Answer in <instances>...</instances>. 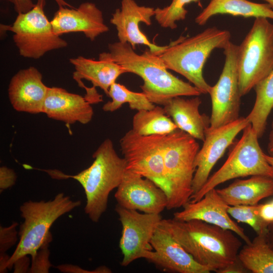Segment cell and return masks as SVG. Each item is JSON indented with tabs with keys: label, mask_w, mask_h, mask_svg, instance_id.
Wrapping results in <instances>:
<instances>
[{
	"label": "cell",
	"mask_w": 273,
	"mask_h": 273,
	"mask_svg": "<svg viewBox=\"0 0 273 273\" xmlns=\"http://www.w3.org/2000/svg\"><path fill=\"white\" fill-rule=\"evenodd\" d=\"M165 135H141L130 129L120 139V146L126 170L151 179L167 193L164 167Z\"/></svg>",
	"instance_id": "30bf717a"
},
{
	"label": "cell",
	"mask_w": 273,
	"mask_h": 273,
	"mask_svg": "<svg viewBox=\"0 0 273 273\" xmlns=\"http://www.w3.org/2000/svg\"><path fill=\"white\" fill-rule=\"evenodd\" d=\"M94 160L87 168L75 175H68L58 170H43L52 178H73L80 184L86 196L85 213L98 222L106 211L109 196L117 188L126 171V161L119 156L112 141L105 140L93 155Z\"/></svg>",
	"instance_id": "3957f363"
},
{
	"label": "cell",
	"mask_w": 273,
	"mask_h": 273,
	"mask_svg": "<svg viewBox=\"0 0 273 273\" xmlns=\"http://www.w3.org/2000/svg\"><path fill=\"white\" fill-rule=\"evenodd\" d=\"M13 4L15 11L18 14L24 13L33 9L36 4H34L32 0H6ZM59 6V7H67L73 8L65 0H54ZM37 4L44 7L45 0H37Z\"/></svg>",
	"instance_id": "d6a6232c"
},
{
	"label": "cell",
	"mask_w": 273,
	"mask_h": 273,
	"mask_svg": "<svg viewBox=\"0 0 273 273\" xmlns=\"http://www.w3.org/2000/svg\"><path fill=\"white\" fill-rule=\"evenodd\" d=\"M216 190L229 206L256 205L273 196V177L257 175L245 179H237L226 187Z\"/></svg>",
	"instance_id": "603a6c76"
},
{
	"label": "cell",
	"mask_w": 273,
	"mask_h": 273,
	"mask_svg": "<svg viewBox=\"0 0 273 273\" xmlns=\"http://www.w3.org/2000/svg\"><path fill=\"white\" fill-rule=\"evenodd\" d=\"M237 65L242 97L273 69V24L267 18H255L250 30L238 46Z\"/></svg>",
	"instance_id": "52a82bcc"
},
{
	"label": "cell",
	"mask_w": 273,
	"mask_h": 273,
	"mask_svg": "<svg viewBox=\"0 0 273 273\" xmlns=\"http://www.w3.org/2000/svg\"><path fill=\"white\" fill-rule=\"evenodd\" d=\"M115 210L122 225L119 248L123 255L121 265L125 267L135 260L145 259L153 250L151 240L162 218L160 214L141 213L118 204Z\"/></svg>",
	"instance_id": "7c38bea8"
},
{
	"label": "cell",
	"mask_w": 273,
	"mask_h": 273,
	"mask_svg": "<svg viewBox=\"0 0 273 273\" xmlns=\"http://www.w3.org/2000/svg\"><path fill=\"white\" fill-rule=\"evenodd\" d=\"M109 52L101 53L124 68L127 73L140 76L141 88L150 102L164 106L176 97L199 96L201 91L190 83L171 74L159 55L146 50L141 54L135 52L127 43L117 41L108 45Z\"/></svg>",
	"instance_id": "7a4b0ae2"
},
{
	"label": "cell",
	"mask_w": 273,
	"mask_h": 273,
	"mask_svg": "<svg viewBox=\"0 0 273 273\" xmlns=\"http://www.w3.org/2000/svg\"><path fill=\"white\" fill-rule=\"evenodd\" d=\"M69 61L75 69L73 78L80 87L88 89L81 81L87 80L92 83L93 87L101 88L107 96L112 84L121 75L127 73L120 65L101 54L98 60L78 56Z\"/></svg>",
	"instance_id": "44dd1931"
},
{
	"label": "cell",
	"mask_w": 273,
	"mask_h": 273,
	"mask_svg": "<svg viewBox=\"0 0 273 273\" xmlns=\"http://www.w3.org/2000/svg\"><path fill=\"white\" fill-rule=\"evenodd\" d=\"M56 34L80 32L91 41L109 31L102 11L91 2L81 4L77 8L59 7L51 21Z\"/></svg>",
	"instance_id": "ac0fdd59"
},
{
	"label": "cell",
	"mask_w": 273,
	"mask_h": 273,
	"mask_svg": "<svg viewBox=\"0 0 273 273\" xmlns=\"http://www.w3.org/2000/svg\"><path fill=\"white\" fill-rule=\"evenodd\" d=\"M9 255L6 253H0V272H7V263L10 258Z\"/></svg>",
	"instance_id": "f35d334b"
},
{
	"label": "cell",
	"mask_w": 273,
	"mask_h": 273,
	"mask_svg": "<svg viewBox=\"0 0 273 273\" xmlns=\"http://www.w3.org/2000/svg\"><path fill=\"white\" fill-rule=\"evenodd\" d=\"M177 128L163 107L138 111L132 119V130L141 135L168 134Z\"/></svg>",
	"instance_id": "4316f807"
},
{
	"label": "cell",
	"mask_w": 273,
	"mask_h": 273,
	"mask_svg": "<svg viewBox=\"0 0 273 273\" xmlns=\"http://www.w3.org/2000/svg\"><path fill=\"white\" fill-rule=\"evenodd\" d=\"M42 113L67 124L89 122L94 114L91 104L81 95L58 87H48Z\"/></svg>",
	"instance_id": "ffe728a7"
},
{
	"label": "cell",
	"mask_w": 273,
	"mask_h": 273,
	"mask_svg": "<svg viewBox=\"0 0 273 273\" xmlns=\"http://www.w3.org/2000/svg\"><path fill=\"white\" fill-rule=\"evenodd\" d=\"M230 215L237 220L247 224L257 235L266 234L269 223L264 220L258 212V204L254 205L229 206Z\"/></svg>",
	"instance_id": "f546056e"
},
{
	"label": "cell",
	"mask_w": 273,
	"mask_h": 273,
	"mask_svg": "<svg viewBox=\"0 0 273 273\" xmlns=\"http://www.w3.org/2000/svg\"><path fill=\"white\" fill-rule=\"evenodd\" d=\"M17 175L14 170L7 166L0 167L1 193L5 190L13 187L16 183Z\"/></svg>",
	"instance_id": "836d02e7"
},
{
	"label": "cell",
	"mask_w": 273,
	"mask_h": 273,
	"mask_svg": "<svg viewBox=\"0 0 273 273\" xmlns=\"http://www.w3.org/2000/svg\"><path fill=\"white\" fill-rule=\"evenodd\" d=\"M238 46L230 41L223 49L224 66L209 94L212 103L208 129L226 125L240 118L241 96L237 65Z\"/></svg>",
	"instance_id": "8fae6325"
},
{
	"label": "cell",
	"mask_w": 273,
	"mask_h": 273,
	"mask_svg": "<svg viewBox=\"0 0 273 273\" xmlns=\"http://www.w3.org/2000/svg\"><path fill=\"white\" fill-rule=\"evenodd\" d=\"M265 157L267 162L273 167V157L266 154H265Z\"/></svg>",
	"instance_id": "b9f144b4"
},
{
	"label": "cell",
	"mask_w": 273,
	"mask_h": 273,
	"mask_svg": "<svg viewBox=\"0 0 273 273\" xmlns=\"http://www.w3.org/2000/svg\"><path fill=\"white\" fill-rule=\"evenodd\" d=\"M18 223L13 222L8 226H0V253H6L17 242L18 232L17 226Z\"/></svg>",
	"instance_id": "4dcf8cb0"
},
{
	"label": "cell",
	"mask_w": 273,
	"mask_h": 273,
	"mask_svg": "<svg viewBox=\"0 0 273 273\" xmlns=\"http://www.w3.org/2000/svg\"><path fill=\"white\" fill-rule=\"evenodd\" d=\"M267 148L268 155L273 157V121L271 123V130L269 134L268 143Z\"/></svg>",
	"instance_id": "60d3db41"
},
{
	"label": "cell",
	"mask_w": 273,
	"mask_h": 273,
	"mask_svg": "<svg viewBox=\"0 0 273 273\" xmlns=\"http://www.w3.org/2000/svg\"><path fill=\"white\" fill-rule=\"evenodd\" d=\"M256 99L247 117L259 138L263 134L268 116L273 110V69L254 87Z\"/></svg>",
	"instance_id": "484cf974"
},
{
	"label": "cell",
	"mask_w": 273,
	"mask_h": 273,
	"mask_svg": "<svg viewBox=\"0 0 273 273\" xmlns=\"http://www.w3.org/2000/svg\"><path fill=\"white\" fill-rule=\"evenodd\" d=\"M266 239L269 246L273 249V222L269 223L268 226Z\"/></svg>",
	"instance_id": "ab89813d"
},
{
	"label": "cell",
	"mask_w": 273,
	"mask_h": 273,
	"mask_svg": "<svg viewBox=\"0 0 273 273\" xmlns=\"http://www.w3.org/2000/svg\"><path fill=\"white\" fill-rule=\"evenodd\" d=\"M63 272L67 273H111V270L107 266H102L93 270H85L81 267L70 264H63L55 267Z\"/></svg>",
	"instance_id": "e575fe53"
},
{
	"label": "cell",
	"mask_w": 273,
	"mask_h": 273,
	"mask_svg": "<svg viewBox=\"0 0 273 273\" xmlns=\"http://www.w3.org/2000/svg\"><path fill=\"white\" fill-rule=\"evenodd\" d=\"M168 232L200 264L217 272L238 257L242 243L233 231L201 220L163 219Z\"/></svg>",
	"instance_id": "6da1fadb"
},
{
	"label": "cell",
	"mask_w": 273,
	"mask_h": 273,
	"mask_svg": "<svg viewBox=\"0 0 273 273\" xmlns=\"http://www.w3.org/2000/svg\"><path fill=\"white\" fill-rule=\"evenodd\" d=\"M200 149L196 139L177 129L165 136L164 167L167 184L166 209L183 207L193 194L195 160Z\"/></svg>",
	"instance_id": "8992f818"
},
{
	"label": "cell",
	"mask_w": 273,
	"mask_h": 273,
	"mask_svg": "<svg viewBox=\"0 0 273 273\" xmlns=\"http://www.w3.org/2000/svg\"><path fill=\"white\" fill-rule=\"evenodd\" d=\"M231 37L227 30L209 27L194 36L180 37L167 46L159 57L167 69L185 77L202 94H209L211 86L203 76L204 65L212 51L223 50Z\"/></svg>",
	"instance_id": "277c9868"
},
{
	"label": "cell",
	"mask_w": 273,
	"mask_h": 273,
	"mask_svg": "<svg viewBox=\"0 0 273 273\" xmlns=\"http://www.w3.org/2000/svg\"><path fill=\"white\" fill-rule=\"evenodd\" d=\"M155 9L139 5L134 0H122L121 8L112 14L110 23L117 31L119 41L129 43L134 50L139 44L146 46L152 52L161 54L167 46H159L151 42L140 28L141 23L150 26Z\"/></svg>",
	"instance_id": "9a60e30c"
},
{
	"label": "cell",
	"mask_w": 273,
	"mask_h": 273,
	"mask_svg": "<svg viewBox=\"0 0 273 273\" xmlns=\"http://www.w3.org/2000/svg\"><path fill=\"white\" fill-rule=\"evenodd\" d=\"M114 197L118 205L146 213L160 214L168 203L165 190L151 179L128 170Z\"/></svg>",
	"instance_id": "5bb4252c"
},
{
	"label": "cell",
	"mask_w": 273,
	"mask_h": 273,
	"mask_svg": "<svg viewBox=\"0 0 273 273\" xmlns=\"http://www.w3.org/2000/svg\"><path fill=\"white\" fill-rule=\"evenodd\" d=\"M153 250L145 259L157 267L177 273H209L207 267L197 262L172 237L159 226L151 240Z\"/></svg>",
	"instance_id": "2e32d148"
},
{
	"label": "cell",
	"mask_w": 273,
	"mask_h": 273,
	"mask_svg": "<svg viewBox=\"0 0 273 273\" xmlns=\"http://www.w3.org/2000/svg\"><path fill=\"white\" fill-rule=\"evenodd\" d=\"M238 257L250 272L273 273V249L267 242L266 234L257 235L240 249Z\"/></svg>",
	"instance_id": "d4e9b609"
},
{
	"label": "cell",
	"mask_w": 273,
	"mask_h": 273,
	"mask_svg": "<svg viewBox=\"0 0 273 273\" xmlns=\"http://www.w3.org/2000/svg\"><path fill=\"white\" fill-rule=\"evenodd\" d=\"M81 201H74L63 193L57 194L53 200L24 202L20 207L23 222L18 232L19 242L7 263L11 269L14 262L20 257L30 255L49 245L52 240L50 231L52 224L60 217L80 206Z\"/></svg>",
	"instance_id": "5b68a950"
},
{
	"label": "cell",
	"mask_w": 273,
	"mask_h": 273,
	"mask_svg": "<svg viewBox=\"0 0 273 273\" xmlns=\"http://www.w3.org/2000/svg\"><path fill=\"white\" fill-rule=\"evenodd\" d=\"M199 0H172L167 6L155 9V18L162 27L174 29L177 27L176 22L186 19L188 11L185 7L192 2Z\"/></svg>",
	"instance_id": "f1b7e54d"
},
{
	"label": "cell",
	"mask_w": 273,
	"mask_h": 273,
	"mask_svg": "<svg viewBox=\"0 0 273 273\" xmlns=\"http://www.w3.org/2000/svg\"><path fill=\"white\" fill-rule=\"evenodd\" d=\"M43 7L36 3L28 12L18 14L11 25L1 26L13 32V39L19 54L38 59L48 52L67 47V42L54 32Z\"/></svg>",
	"instance_id": "9c48e42d"
},
{
	"label": "cell",
	"mask_w": 273,
	"mask_h": 273,
	"mask_svg": "<svg viewBox=\"0 0 273 273\" xmlns=\"http://www.w3.org/2000/svg\"><path fill=\"white\" fill-rule=\"evenodd\" d=\"M48 87L39 71L31 66L19 70L12 77L8 88L9 100L17 111L42 113Z\"/></svg>",
	"instance_id": "d6986e66"
},
{
	"label": "cell",
	"mask_w": 273,
	"mask_h": 273,
	"mask_svg": "<svg viewBox=\"0 0 273 273\" xmlns=\"http://www.w3.org/2000/svg\"><path fill=\"white\" fill-rule=\"evenodd\" d=\"M30 265V259L28 255L24 256L17 260L13 264L14 268V272H29Z\"/></svg>",
	"instance_id": "74e56055"
},
{
	"label": "cell",
	"mask_w": 273,
	"mask_h": 273,
	"mask_svg": "<svg viewBox=\"0 0 273 273\" xmlns=\"http://www.w3.org/2000/svg\"><path fill=\"white\" fill-rule=\"evenodd\" d=\"M258 136L249 123L234 146L229 156L202 188L193 194L191 201L200 200L209 191L229 180L248 176L262 175L273 177V167L266 160L259 142Z\"/></svg>",
	"instance_id": "ba28073f"
},
{
	"label": "cell",
	"mask_w": 273,
	"mask_h": 273,
	"mask_svg": "<svg viewBox=\"0 0 273 273\" xmlns=\"http://www.w3.org/2000/svg\"><path fill=\"white\" fill-rule=\"evenodd\" d=\"M258 212L261 217L269 224L273 222V200L258 204Z\"/></svg>",
	"instance_id": "d590c367"
},
{
	"label": "cell",
	"mask_w": 273,
	"mask_h": 273,
	"mask_svg": "<svg viewBox=\"0 0 273 273\" xmlns=\"http://www.w3.org/2000/svg\"><path fill=\"white\" fill-rule=\"evenodd\" d=\"M249 123L247 117H240L226 125L213 129H207L203 145L195 158L196 171L192 184L193 194L197 193L204 186L216 163L226 149L234 143L236 136Z\"/></svg>",
	"instance_id": "4fadbf2b"
},
{
	"label": "cell",
	"mask_w": 273,
	"mask_h": 273,
	"mask_svg": "<svg viewBox=\"0 0 273 273\" xmlns=\"http://www.w3.org/2000/svg\"><path fill=\"white\" fill-rule=\"evenodd\" d=\"M48 245L40 248L36 255L31 258V264L29 272H49L51 264L49 259L50 251Z\"/></svg>",
	"instance_id": "1f68e13d"
},
{
	"label": "cell",
	"mask_w": 273,
	"mask_h": 273,
	"mask_svg": "<svg viewBox=\"0 0 273 273\" xmlns=\"http://www.w3.org/2000/svg\"><path fill=\"white\" fill-rule=\"evenodd\" d=\"M201 103L199 96L191 99L176 97L169 100L163 108L178 129L203 142L210 126V117L200 113Z\"/></svg>",
	"instance_id": "7402d4cb"
},
{
	"label": "cell",
	"mask_w": 273,
	"mask_h": 273,
	"mask_svg": "<svg viewBox=\"0 0 273 273\" xmlns=\"http://www.w3.org/2000/svg\"><path fill=\"white\" fill-rule=\"evenodd\" d=\"M108 96L112 100L103 105L102 109L105 112H114L125 103H128L131 109L137 111L150 110L156 106L143 92L131 91L125 85L116 82L110 86Z\"/></svg>",
	"instance_id": "83f0119b"
},
{
	"label": "cell",
	"mask_w": 273,
	"mask_h": 273,
	"mask_svg": "<svg viewBox=\"0 0 273 273\" xmlns=\"http://www.w3.org/2000/svg\"><path fill=\"white\" fill-rule=\"evenodd\" d=\"M219 14L273 19V9L267 3H256L248 0H211L196 17L195 22L202 26L212 17Z\"/></svg>",
	"instance_id": "cb8c5ba5"
},
{
	"label": "cell",
	"mask_w": 273,
	"mask_h": 273,
	"mask_svg": "<svg viewBox=\"0 0 273 273\" xmlns=\"http://www.w3.org/2000/svg\"><path fill=\"white\" fill-rule=\"evenodd\" d=\"M228 205L215 188L207 192L199 200L189 201L183 210L173 213V218L180 221L197 219L229 230L246 244L251 242L244 229L236 223L228 212Z\"/></svg>",
	"instance_id": "e0dca14e"
},
{
	"label": "cell",
	"mask_w": 273,
	"mask_h": 273,
	"mask_svg": "<svg viewBox=\"0 0 273 273\" xmlns=\"http://www.w3.org/2000/svg\"><path fill=\"white\" fill-rule=\"evenodd\" d=\"M263 1L269 4L270 5L271 7L273 9V0H263Z\"/></svg>",
	"instance_id": "7bdbcfd3"
},
{
	"label": "cell",
	"mask_w": 273,
	"mask_h": 273,
	"mask_svg": "<svg viewBox=\"0 0 273 273\" xmlns=\"http://www.w3.org/2000/svg\"><path fill=\"white\" fill-rule=\"evenodd\" d=\"M250 272L240 259L237 258L225 267L218 270L217 273H246Z\"/></svg>",
	"instance_id": "8d00e7d4"
}]
</instances>
